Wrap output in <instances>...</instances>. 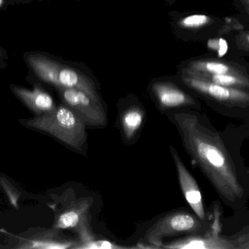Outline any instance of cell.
I'll list each match as a JSON object with an SVG mask.
<instances>
[{
	"label": "cell",
	"mask_w": 249,
	"mask_h": 249,
	"mask_svg": "<svg viewBox=\"0 0 249 249\" xmlns=\"http://www.w3.org/2000/svg\"><path fill=\"white\" fill-rule=\"evenodd\" d=\"M247 42L248 43V45H249V34L247 36Z\"/></svg>",
	"instance_id": "ffe728a7"
},
{
	"label": "cell",
	"mask_w": 249,
	"mask_h": 249,
	"mask_svg": "<svg viewBox=\"0 0 249 249\" xmlns=\"http://www.w3.org/2000/svg\"><path fill=\"white\" fill-rule=\"evenodd\" d=\"M161 249H235L232 241L224 239L221 235L212 230L205 234L177 240L162 244Z\"/></svg>",
	"instance_id": "ba28073f"
},
{
	"label": "cell",
	"mask_w": 249,
	"mask_h": 249,
	"mask_svg": "<svg viewBox=\"0 0 249 249\" xmlns=\"http://www.w3.org/2000/svg\"><path fill=\"white\" fill-rule=\"evenodd\" d=\"M160 105L163 108H175L196 105V101L184 91L172 83L157 82L152 86Z\"/></svg>",
	"instance_id": "9c48e42d"
},
{
	"label": "cell",
	"mask_w": 249,
	"mask_h": 249,
	"mask_svg": "<svg viewBox=\"0 0 249 249\" xmlns=\"http://www.w3.org/2000/svg\"><path fill=\"white\" fill-rule=\"evenodd\" d=\"M75 249H127L125 247H121L113 243L104 240H97L93 235L84 239L78 240Z\"/></svg>",
	"instance_id": "2e32d148"
},
{
	"label": "cell",
	"mask_w": 249,
	"mask_h": 249,
	"mask_svg": "<svg viewBox=\"0 0 249 249\" xmlns=\"http://www.w3.org/2000/svg\"><path fill=\"white\" fill-rule=\"evenodd\" d=\"M186 70L192 73L208 75H244L235 67L214 60H197L190 62Z\"/></svg>",
	"instance_id": "8fae6325"
},
{
	"label": "cell",
	"mask_w": 249,
	"mask_h": 249,
	"mask_svg": "<svg viewBox=\"0 0 249 249\" xmlns=\"http://www.w3.org/2000/svg\"><path fill=\"white\" fill-rule=\"evenodd\" d=\"M210 222H205L197 216L184 211H177L161 218L143 237V241L150 248L161 249L163 239L183 233L205 234L211 229Z\"/></svg>",
	"instance_id": "5b68a950"
},
{
	"label": "cell",
	"mask_w": 249,
	"mask_h": 249,
	"mask_svg": "<svg viewBox=\"0 0 249 249\" xmlns=\"http://www.w3.org/2000/svg\"><path fill=\"white\" fill-rule=\"evenodd\" d=\"M67 107L72 110L86 125L99 127L107 123V116L101 101L77 89H60Z\"/></svg>",
	"instance_id": "8992f818"
},
{
	"label": "cell",
	"mask_w": 249,
	"mask_h": 249,
	"mask_svg": "<svg viewBox=\"0 0 249 249\" xmlns=\"http://www.w3.org/2000/svg\"><path fill=\"white\" fill-rule=\"evenodd\" d=\"M90 207V203L84 200L76 205L75 207L70 209L60 215L57 219L55 228L57 230L71 229L79 226L80 222L87 216L88 210Z\"/></svg>",
	"instance_id": "7c38bea8"
},
{
	"label": "cell",
	"mask_w": 249,
	"mask_h": 249,
	"mask_svg": "<svg viewBox=\"0 0 249 249\" xmlns=\"http://www.w3.org/2000/svg\"><path fill=\"white\" fill-rule=\"evenodd\" d=\"M174 121L184 148L225 205L241 211L249 196L248 168L232 143L200 114L178 112Z\"/></svg>",
	"instance_id": "6da1fadb"
},
{
	"label": "cell",
	"mask_w": 249,
	"mask_h": 249,
	"mask_svg": "<svg viewBox=\"0 0 249 249\" xmlns=\"http://www.w3.org/2000/svg\"><path fill=\"white\" fill-rule=\"evenodd\" d=\"M184 84L218 105L219 114L249 120V90L222 86L184 73Z\"/></svg>",
	"instance_id": "3957f363"
},
{
	"label": "cell",
	"mask_w": 249,
	"mask_h": 249,
	"mask_svg": "<svg viewBox=\"0 0 249 249\" xmlns=\"http://www.w3.org/2000/svg\"><path fill=\"white\" fill-rule=\"evenodd\" d=\"M211 21V18L206 15L195 14L181 19L179 25L187 29H196L208 24Z\"/></svg>",
	"instance_id": "e0dca14e"
},
{
	"label": "cell",
	"mask_w": 249,
	"mask_h": 249,
	"mask_svg": "<svg viewBox=\"0 0 249 249\" xmlns=\"http://www.w3.org/2000/svg\"><path fill=\"white\" fill-rule=\"evenodd\" d=\"M3 3H4V0H0V7L2 6Z\"/></svg>",
	"instance_id": "44dd1931"
},
{
	"label": "cell",
	"mask_w": 249,
	"mask_h": 249,
	"mask_svg": "<svg viewBox=\"0 0 249 249\" xmlns=\"http://www.w3.org/2000/svg\"><path fill=\"white\" fill-rule=\"evenodd\" d=\"M245 1L249 4V0H245Z\"/></svg>",
	"instance_id": "7402d4cb"
},
{
	"label": "cell",
	"mask_w": 249,
	"mask_h": 249,
	"mask_svg": "<svg viewBox=\"0 0 249 249\" xmlns=\"http://www.w3.org/2000/svg\"><path fill=\"white\" fill-rule=\"evenodd\" d=\"M12 90L30 109L39 115L55 108L52 96L40 88L35 87L29 90L26 88L12 86Z\"/></svg>",
	"instance_id": "30bf717a"
},
{
	"label": "cell",
	"mask_w": 249,
	"mask_h": 249,
	"mask_svg": "<svg viewBox=\"0 0 249 249\" xmlns=\"http://www.w3.org/2000/svg\"><path fill=\"white\" fill-rule=\"evenodd\" d=\"M1 49H0V57H1Z\"/></svg>",
	"instance_id": "603a6c76"
},
{
	"label": "cell",
	"mask_w": 249,
	"mask_h": 249,
	"mask_svg": "<svg viewBox=\"0 0 249 249\" xmlns=\"http://www.w3.org/2000/svg\"><path fill=\"white\" fill-rule=\"evenodd\" d=\"M77 241L71 239H66L61 238L55 234H48L42 239L33 240L31 241L30 245L26 248L45 249H74L77 245Z\"/></svg>",
	"instance_id": "5bb4252c"
},
{
	"label": "cell",
	"mask_w": 249,
	"mask_h": 249,
	"mask_svg": "<svg viewBox=\"0 0 249 249\" xmlns=\"http://www.w3.org/2000/svg\"><path fill=\"white\" fill-rule=\"evenodd\" d=\"M208 46L211 49L216 51L217 52L218 57L222 58L228 53V42L223 38L219 39H210L208 42Z\"/></svg>",
	"instance_id": "ac0fdd59"
},
{
	"label": "cell",
	"mask_w": 249,
	"mask_h": 249,
	"mask_svg": "<svg viewBox=\"0 0 249 249\" xmlns=\"http://www.w3.org/2000/svg\"><path fill=\"white\" fill-rule=\"evenodd\" d=\"M27 61L35 74L47 83L58 89H77L101 101L91 79L80 71L41 54H31Z\"/></svg>",
	"instance_id": "277c9868"
},
{
	"label": "cell",
	"mask_w": 249,
	"mask_h": 249,
	"mask_svg": "<svg viewBox=\"0 0 249 249\" xmlns=\"http://www.w3.org/2000/svg\"><path fill=\"white\" fill-rule=\"evenodd\" d=\"M184 73L205 79V80L213 82L214 83H217V84L222 85V86L249 90V78L244 75L200 74V73H192V72L186 70H184Z\"/></svg>",
	"instance_id": "4fadbf2b"
},
{
	"label": "cell",
	"mask_w": 249,
	"mask_h": 249,
	"mask_svg": "<svg viewBox=\"0 0 249 249\" xmlns=\"http://www.w3.org/2000/svg\"><path fill=\"white\" fill-rule=\"evenodd\" d=\"M26 124L51 134L76 150L81 151L87 140L86 124L72 110L64 105L28 120Z\"/></svg>",
	"instance_id": "7a4b0ae2"
},
{
	"label": "cell",
	"mask_w": 249,
	"mask_h": 249,
	"mask_svg": "<svg viewBox=\"0 0 249 249\" xmlns=\"http://www.w3.org/2000/svg\"><path fill=\"white\" fill-rule=\"evenodd\" d=\"M247 132H249V120H248V121H247ZM248 171H249V168H248Z\"/></svg>",
	"instance_id": "d6986e66"
},
{
	"label": "cell",
	"mask_w": 249,
	"mask_h": 249,
	"mask_svg": "<svg viewBox=\"0 0 249 249\" xmlns=\"http://www.w3.org/2000/svg\"><path fill=\"white\" fill-rule=\"evenodd\" d=\"M22 1H29V0H22Z\"/></svg>",
	"instance_id": "cb8c5ba5"
},
{
	"label": "cell",
	"mask_w": 249,
	"mask_h": 249,
	"mask_svg": "<svg viewBox=\"0 0 249 249\" xmlns=\"http://www.w3.org/2000/svg\"><path fill=\"white\" fill-rule=\"evenodd\" d=\"M170 151L176 165L180 187L187 203L199 219L210 222L205 211L203 196L197 181L186 168L177 151L173 146L170 147Z\"/></svg>",
	"instance_id": "52a82bcc"
},
{
	"label": "cell",
	"mask_w": 249,
	"mask_h": 249,
	"mask_svg": "<svg viewBox=\"0 0 249 249\" xmlns=\"http://www.w3.org/2000/svg\"><path fill=\"white\" fill-rule=\"evenodd\" d=\"M143 114L137 107L129 108L122 118L124 133L127 139H131L139 130L143 123Z\"/></svg>",
	"instance_id": "9a60e30c"
}]
</instances>
